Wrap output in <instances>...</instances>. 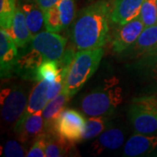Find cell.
I'll return each mask as SVG.
<instances>
[{"instance_id": "4fadbf2b", "label": "cell", "mask_w": 157, "mask_h": 157, "mask_svg": "<svg viewBox=\"0 0 157 157\" xmlns=\"http://www.w3.org/2000/svg\"><path fill=\"white\" fill-rule=\"evenodd\" d=\"M144 0H114L111 8L110 19L121 25L140 16Z\"/></svg>"}, {"instance_id": "603a6c76", "label": "cell", "mask_w": 157, "mask_h": 157, "mask_svg": "<svg viewBox=\"0 0 157 157\" xmlns=\"http://www.w3.org/2000/svg\"><path fill=\"white\" fill-rule=\"evenodd\" d=\"M17 10L16 0H0V25L1 29L11 28Z\"/></svg>"}, {"instance_id": "4316f807", "label": "cell", "mask_w": 157, "mask_h": 157, "mask_svg": "<svg viewBox=\"0 0 157 157\" xmlns=\"http://www.w3.org/2000/svg\"><path fill=\"white\" fill-rule=\"evenodd\" d=\"M27 157H46L45 155V133L35 139L32 147L27 151Z\"/></svg>"}, {"instance_id": "ffe728a7", "label": "cell", "mask_w": 157, "mask_h": 157, "mask_svg": "<svg viewBox=\"0 0 157 157\" xmlns=\"http://www.w3.org/2000/svg\"><path fill=\"white\" fill-rule=\"evenodd\" d=\"M20 7L25 16L27 26L33 37L41 33L45 26V11L37 5L35 1H27L22 4Z\"/></svg>"}, {"instance_id": "f1b7e54d", "label": "cell", "mask_w": 157, "mask_h": 157, "mask_svg": "<svg viewBox=\"0 0 157 157\" xmlns=\"http://www.w3.org/2000/svg\"><path fill=\"white\" fill-rule=\"evenodd\" d=\"M21 1H25V2H27V1H31V0H21Z\"/></svg>"}, {"instance_id": "7402d4cb", "label": "cell", "mask_w": 157, "mask_h": 157, "mask_svg": "<svg viewBox=\"0 0 157 157\" xmlns=\"http://www.w3.org/2000/svg\"><path fill=\"white\" fill-rule=\"evenodd\" d=\"M109 119L107 116H91L86 121V129L82 140L94 139L107 130L109 127Z\"/></svg>"}, {"instance_id": "9c48e42d", "label": "cell", "mask_w": 157, "mask_h": 157, "mask_svg": "<svg viewBox=\"0 0 157 157\" xmlns=\"http://www.w3.org/2000/svg\"><path fill=\"white\" fill-rule=\"evenodd\" d=\"M15 41L6 30L0 31V70L1 77L11 76L16 71L19 52Z\"/></svg>"}, {"instance_id": "3957f363", "label": "cell", "mask_w": 157, "mask_h": 157, "mask_svg": "<svg viewBox=\"0 0 157 157\" xmlns=\"http://www.w3.org/2000/svg\"><path fill=\"white\" fill-rule=\"evenodd\" d=\"M122 101V88L119 86V80L116 78H111L84 96L80 102V107L89 117L108 116L116 110Z\"/></svg>"}, {"instance_id": "2e32d148", "label": "cell", "mask_w": 157, "mask_h": 157, "mask_svg": "<svg viewBox=\"0 0 157 157\" xmlns=\"http://www.w3.org/2000/svg\"><path fill=\"white\" fill-rule=\"evenodd\" d=\"M6 31L15 41L18 49H22L26 46L33 38L30 33L25 20V16L20 6L17 7L11 28L7 29Z\"/></svg>"}, {"instance_id": "9a60e30c", "label": "cell", "mask_w": 157, "mask_h": 157, "mask_svg": "<svg viewBox=\"0 0 157 157\" xmlns=\"http://www.w3.org/2000/svg\"><path fill=\"white\" fill-rule=\"evenodd\" d=\"M128 49L133 56L138 59L157 50V23L145 27L135 44Z\"/></svg>"}, {"instance_id": "8fae6325", "label": "cell", "mask_w": 157, "mask_h": 157, "mask_svg": "<svg viewBox=\"0 0 157 157\" xmlns=\"http://www.w3.org/2000/svg\"><path fill=\"white\" fill-rule=\"evenodd\" d=\"M14 130L19 140L23 143L37 139L39 135L45 133L42 111L31 114L23 121L16 122Z\"/></svg>"}, {"instance_id": "7c38bea8", "label": "cell", "mask_w": 157, "mask_h": 157, "mask_svg": "<svg viewBox=\"0 0 157 157\" xmlns=\"http://www.w3.org/2000/svg\"><path fill=\"white\" fill-rule=\"evenodd\" d=\"M157 150V135H132L125 143L123 155L127 157H138L147 155Z\"/></svg>"}, {"instance_id": "44dd1931", "label": "cell", "mask_w": 157, "mask_h": 157, "mask_svg": "<svg viewBox=\"0 0 157 157\" xmlns=\"http://www.w3.org/2000/svg\"><path fill=\"white\" fill-rule=\"evenodd\" d=\"M64 62H65V56L59 61L49 60L43 63L37 71L36 80L39 81L44 79L49 83H53L61 72Z\"/></svg>"}, {"instance_id": "5b68a950", "label": "cell", "mask_w": 157, "mask_h": 157, "mask_svg": "<svg viewBox=\"0 0 157 157\" xmlns=\"http://www.w3.org/2000/svg\"><path fill=\"white\" fill-rule=\"evenodd\" d=\"M128 119L136 133L157 135V94L135 98L129 107Z\"/></svg>"}, {"instance_id": "5bb4252c", "label": "cell", "mask_w": 157, "mask_h": 157, "mask_svg": "<svg viewBox=\"0 0 157 157\" xmlns=\"http://www.w3.org/2000/svg\"><path fill=\"white\" fill-rule=\"evenodd\" d=\"M48 86H49V82H47L46 80L42 79L38 81V83L35 85V86L33 88L29 95L28 103L25 107V112L22 114V116L18 119V121H17V122L23 121L31 114L43 110V108L49 101L46 94Z\"/></svg>"}, {"instance_id": "e0dca14e", "label": "cell", "mask_w": 157, "mask_h": 157, "mask_svg": "<svg viewBox=\"0 0 157 157\" xmlns=\"http://www.w3.org/2000/svg\"><path fill=\"white\" fill-rule=\"evenodd\" d=\"M125 135L121 129L111 128L105 130L98 136L97 140L92 145L94 154H101L105 150H114L122 146Z\"/></svg>"}, {"instance_id": "52a82bcc", "label": "cell", "mask_w": 157, "mask_h": 157, "mask_svg": "<svg viewBox=\"0 0 157 157\" xmlns=\"http://www.w3.org/2000/svg\"><path fill=\"white\" fill-rule=\"evenodd\" d=\"M28 97L24 89L17 86L6 87L1 91V114L6 122H17L22 116L28 103Z\"/></svg>"}, {"instance_id": "8992f818", "label": "cell", "mask_w": 157, "mask_h": 157, "mask_svg": "<svg viewBox=\"0 0 157 157\" xmlns=\"http://www.w3.org/2000/svg\"><path fill=\"white\" fill-rule=\"evenodd\" d=\"M84 116L74 109H64L54 122L52 131L65 140L72 142L82 140L86 129Z\"/></svg>"}, {"instance_id": "30bf717a", "label": "cell", "mask_w": 157, "mask_h": 157, "mask_svg": "<svg viewBox=\"0 0 157 157\" xmlns=\"http://www.w3.org/2000/svg\"><path fill=\"white\" fill-rule=\"evenodd\" d=\"M145 25L140 17L120 25L112 42L113 49L115 52H122L135 44Z\"/></svg>"}, {"instance_id": "7a4b0ae2", "label": "cell", "mask_w": 157, "mask_h": 157, "mask_svg": "<svg viewBox=\"0 0 157 157\" xmlns=\"http://www.w3.org/2000/svg\"><path fill=\"white\" fill-rule=\"evenodd\" d=\"M67 40L53 32L43 31L20 49L16 72L25 79L36 80L39 67L46 61H59L65 56Z\"/></svg>"}, {"instance_id": "6da1fadb", "label": "cell", "mask_w": 157, "mask_h": 157, "mask_svg": "<svg viewBox=\"0 0 157 157\" xmlns=\"http://www.w3.org/2000/svg\"><path fill=\"white\" fill-rule=\"evenodd\" d=\"M111 6L100 0L78 13L72 26L71 39L78 51L103 48L108 39Z\"/></svg>"}, {"instance_id": "ba28073f", "label": "cell", "mask_w": 157, "mask_h": 157, "mask_svg": "<svg viewBox=\"0 0 157 157\" xmlns=\"http://www.w3.org/2000/svg\"><path fill=\"white\" fill-rule=\"evenodd\" d=\"M74 15V0H59L45 11V29L49 32L59 33L70 25Z\"/></svg>"}, {"instance_id": "ac0fdd59", "label": "cell", "mask_w": 157, "mask_h": 157, "mask_svg": "<svg viewBox=\"0 0 157 157\" xmlns=\"http://www.w3.org/2000/svg\"><path fill=\"white\" fill-rule=\"evenodd\" d=\"M71 99V96L64 90H62L60 94L48 101V103L45 105V107L42 110V115L45 121V132L52 131L54 122L59 117V115L62 113L65 107L67 106L69 100Z\"/></svg>"}, {"instance_id": "d4e9b609", "label": "cell", "mask_w": 157, "mask_h": 157, "mask_svg": "<svg viewBox=\"0 0 157 157\" xmlns=\"http://www.w3.org/2000/svg\"><path fill=\"white\" fill-rule=\"evenodd\" d=\"M137 67L157 81V50L140 58Z\"/></svg>"}, {"instance_id": "cb8c5ba5", "label": "cell", "mask_w": 157, "mask_h": 157, "mask_svg": "<svg viewBox=\"0 0 157 157\" xmlns=\"http://www.w3.org/2000/svg\"><path fill=\"white\" fill-rule=\"evenodd\" d=\"M140 19L145 27L157 23V0H144L140 9Z\"/></svg>"}, {"instance_id": "484cf974", "label": "cell", "mask_w": 157, "mask_h": 157, "mask_svg": "<svg viewBox=\"0 0 157 157\" xmlns=\"http://www.w3.org/2000/svg\"><path fill=\"white\" fill-rule=\"evenodd\" d=\"M2 154L7 157H22L26 155L27 152L18 141L10 140L6 142Z\"/></svg>"}, {"instance_id": "d6986e66", "label": "cell", "mask_w": 157, "mask_h": 157, "mask_svg": "<svg viewBox=\"0 0 157 157\" xmlns=\"http://www.w3.org/2000/svg\"><path fill=\"white\" fill-rule=\"evenodd\" d=\"M75 143L65 140L54 133L45 132V155L46 157H61L69 155L75 148Z\"/></svg>"}, {"instance_id": "83f0119b", "label": "cell", "mask_w": 157, "mask_h": 157, "mask_svg": "<svg viewBox=\"0 0 157 157\" xmlns=\"http://www.w3.org/2000/svg\"><path fill=\"white\" fill-rule=\"evenodd\" d=\"M37 5L43 10L44 11H45L47 9L51 8L52 6H53L55 4H56L58 1L59 0H34Z\"/></svg>"}, {"instance_id": "277c9868", "label": "cell", "mask_w": 157, "mask_h": 157, "mask_svg": "<svg viewBox=\"0 0 157 157\" xmlns=\"http://www.w3.org/2000/svg\"><path fill=\"white\" fill-rule=\"evenodd\" d=\"M103 54V48L78 51L69 66L63 90L71 97L75 95L95 73Z\"/></svg>"}]
</instances>
